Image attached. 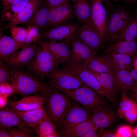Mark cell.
<instances>
[{"label": "cell", "instance_id": "18", "mask_svg": "<svg viewBox=\"0 0 137 137\" xmlns=\"http://www.w3.org/2000/svg\"><path fill=\"white\" fill-rule=\"evenodd\" d=\"M43 96L36 95L25 97L17 101H9V105L13 110L27 111L33 110L43 106Z\"/></svg>", "mask_w": 137, "mask_h": 137}, {"label": "cell", "instance_id": "40", "mask_svg": "<svg viewBox=\"0 0 137 137\" xmlns=\"http://www.w3.org/2000/svg\"><path fill=\"white\" fill-rule=\"evenodd\" d=\"M71 0H44V3L52 8L63 4L69 3Z\"/></svg>", "mask_w": 137, "mask_h": 137}, {"label": "cell", "instance_id": "11", "mask_svg": "<svg viewBox=\"0 0 137 137\" xmlns=\"http://www.w3.org/2000/svg\"><path fill=\"white\" fill-rule=\"evenodd\" d=\"M38 41L44 44L49 51L60 60L61 63H72L73 56L69 41L60 42L45 40H39Z\"/></svg>", "mask_w": 137, "mask_h": 137}, {"label": "cell", "instance_id": "12", "mask_svg": "<svg viewBox=\"0 0 137 137\" xmlns=\"http://www.w3.org/2000/svg\"><path fill=\"white\" fill-rule=\"evenodd\" d=\"M69 41L73 56L72 64L84 66L91 57L96 53L92 50L75 36Z\"/></svg>", "mask_w": 137, "mask_h": 137}, {"label": "cell", "instance_id": "5", "mask_svg": "<svg viewBox=\"0 0 137 137\" xmlns=\"http://www.w3.org/2000/svg\"><path fill=\"white\" fill-rule=\"evenodd\" d=\"M92 114L73 100L62 119L57 129L61 133L72 129L90 118Z\"/></svg>", "mask_w": 137, "mask_h": 137}, {"label": "cell", "instance_id": "3", "mask_svg": "<svg viewBox=\"0 0 137 137\" xmlns=\"http://www.w3.org/2000/svg\"><path fill=\"white\" fill-rule=\"evenodd\" d=\"M63 92L92 114L105 106L104 97L86 85Z\"/></svg>", "mask_w": 137, "mask_h": 137}, {"label": "cell", "instance_id": "36", "mask_svg": "<svg viewBox=\"0 0 137 137\" xmlns=\"http://www.w3.org/2000/svg\"><path fill=\"white\" fill-rule=\"evenodd\" d=\"M10 29V32L12 38L20 44L22 48L23 44L29 32L30 28L27 27V29H25L23 27L15 26L12 27Z\"/></svg>", "mask_w": 137, "mask_h": 137}, {"label": "cell", "instance_id": "44", "mask_svg": "<svg viewBox=\"0 0 137 137\" xmlns=\"http://www.w3.org/2000/svg\"><path fill=\"white\" fill-rule=\"evenodd\" d=\"M16 0H1L4 9L5 8Z\"/></svg>", "mask_w": 137, "mask_h": 137}, {"label": "cell", "instance_id": "49", "mask_svg": "<svg viewBox=\"0 0 137 137\" xmlns=\"http://www.w3.org/2000/svg\"><path fill=\"white\" fill-rule=\"evenodd\" d=\"M133 65L135 68L137 69V57L134 61Z\"/></svg>", "mask_w": 137, "mask_h": 137}, {"label": "cell", "instance_id": "25", "mask_svg": "<svg viewBox=\"0 0 137 137\" xmlns=\"http://www.w3.org/2000/svg\"><path fill=\"white\" fill-rule=\"evenodd\" d=\"M21 45L13 39L3 34L1 32L0 37V62L3 63L19 49Z\"/></svg>", "mask_w": 137, "mask_h": 137}, {"label": "cell", "instance_id": "26", "mask_svg": "<svg viewBox=\"0 0 137 137\" xmlns=\"http://www.w3.org/2000/svg\"><path fill=\"white\" fill-rule=\"evenodd\" d=\"M112 76L117 92L126 93L134 81L130 72L125 70L113 71Z\"/></svg>", "mask_w": 137, "mask_h": 137}, {"label": "cell", "instance_id": "1", "mask_svg": "<svg viewBox=\"0 0 137 137\" xmlns=\"http://www.w3.org/2000/svg\"><path fill=\"white\" fill-rule=\"evenodd\" d=\"M42 94L47 115L57 127L69 106L71 98L65 92L47 85Z\"/></svg>", "mask_w": 137, "mask_h": 137}, {"label": "cell", "instance_id": "29", "mask_svg": "<svg viewBox=\"0 0 137 137\" xmlns=\"http://www.w3.org/2000/svg\"><path fill=\"white\" fill-rule=\"evenodd\" d=\"M97 129L91 117L89 119L80 124L74 128L61 133V136L82 137L90 131Z\"/></svg>", "mask_w": 137, "mask_h": 137}, {"label": "cell", "instance_id": "32", "mask_svg": "<svg viewBox=\"0 0 137 137\" xmlns=\"http://www.w3.org/2000/svg\"><path fill=\"white\" fill-rule=\"evenodd\" d=\"M31 0H16L4 9L3 19L9 21L13 18Z\"/></svg>", "mask_w": 137, "mask_h": 137}, {"label": "cell", "instance_id": "22", "mask_svg": "<svg viewBox=\"0 0 137 137\" xmlns=\"http://www.w3.org/2000/svg\"><path fill=\"white\" fill-rule=\"evenodd\" d=\"M0 125L7 127L16 126L23 128H33L24 122L13 110L8 107L0 109Z\"/></svg>", "mask_w": 137, "mask_h": 137}, {"label": "cell", "instance_id": "28", "mask_svg": "<svg viewBox=\"0 0 137 137\" xmlns=\"http://www.w3.org/2000/svg\"><path fill=\"white\" fill-rule=\"evenodd\" d=\"M71 1L73 3L74 14L79 22L83 24L91 19L92 13L90 0Z\"/></svg>", "mask_w": 137, "mask_h": 137}, {"label": "cell", "instance_id": "47", "mask_svg": "<svg viewBox=\"0 0 137 137\" xmlns=\"http://www.w3.org/2000/svg\"><path fill=\"white\" fill-rule=\"evenodd\" d=\"M132 92L137 91V81L135 82L130 88V90Z\"/></svg>", "mask_w": 137, "mask_h": 137}, {"label": "cell", "instance_id": "43", "mask_svg": "<svg viewBox=\"0 0 137 137\" xmlns=\"http://www.w3.org/2000/svg\"><path fill=\"white\" fill-rule=\"evenodd\" d=\"M97 129H94L90 131L82 137H98L99 136L97 131Z\"/></svg>", "mask_w": 137, "mask_h": 137}, {"label": "cell", "instance_id": "38", "mask_svg": "<svg viewBox=\"0 0 137 137\" xmlns=\"http://www.w3.org/2000/svg\"><path fill=\"white\" fill-rule=\"evenodd\" d=\"M116 137L133 136V129L128 125L120 126L115 133Z\"/></svg>", "mask_w": 137, "mask_h": 137}, {"label": "cell", "instance_id": "15", "mask_svg": "<svg viewBox=\"0 0 137 137\" xmlns=\"http://www.w3.org/2000/svg\"><path fill=\"white\" fill-rule=\"evenodd\" d=\"M132 19L124 12L114 13L108 23L106 37L113 41L118 32Z\"/></svg>", "mask_w": 137, "mask_h": 137}, {"label": "cell", "instance_id": "50", "mask_svg": "<svg viewBox=\"0 0 137 137\" xmlns=\"http://www.w3.org/2000/svg\"><path fill=\"white\" fill-rule=\"evenodd\" d=\"M133 136L137 137V126L133 129Z\"/></svg>", "mask_w": 137, "mask_h": 137}, {"label": "cell", "instance_id": "16", "mask_svg": "<svg viewBox=\"0 0 137 137\" xmlns=\"http://www.w3.org/2000/svg\"><path fill=\"white\" fill-rule=\"evenodd\" d=\"M39 46L36 44L23 47L20 50L16 52L5 62L15 65H22L28 64L35 58Z\"/></svg>", "mask_w": 137, "mask_h": 137}, {"label": "cell", "instance_id": "37", "mask_svg": "<svg viewBox=\"0 0 137 137\" xmlns=\"http://www.w3.org/2000/svg\"><path fill=\"white\" fill-rule=\"evenodd\" d=\"M0 83L11 81V71L9 70L3 63L0 62Z\"/></svg>", "mask_w": 137, "mask_h": 137}, {"label": "cell", "instance_id": "20", "mask_svg": "<svg viewBox=\"0 0 137 137\" xmlns=\"http://www.w3.org/2000/svg\"><path fill=\"white\" fill-rule=\"evenodd\" d=\"M13 110L24 122L33 128L48 117L43 106L27 111Z\"/></svg>", "mask_w": 137, "mask_h": 137}, {"label": "cell", "instance_id": "19", "mask_svg": "<svg viewBox=\"0 0 137 137\" xmlns=\"http://www.w3.org/2000/svg\"><path fill=\"white\" fill-rule=\"evenodd\" d=\"M113 71L125 70L130 72L134 58L124 54L110 53L105 55Z\"/></svg>", "mask_w": 137, "mask_h": 137}, {"label": "cell", "instance_id": "4", "mask_svg": "<svg viewBox=\"0 0 137 137\" xmlns=\"http://www.w3.org/2000/svg\"><path fill=\"white\" fill-rule=\"evenodd\" d=\"M39 46L37 54L29 65L31 69L42 80L61 63L44 44L38 41Z\"/></svg>", "mask_w": 137, "mask_h": 137}, {"label": "cell", "instance_id": "31", "mask_svg": "<svg viewBox=\"0 0 137 137\" xmlns=\"http://www.w3.org/2000/svg\"><path fill=\"white\" fill-rule=\"evenodd\" d=\"M137 39V25L135 20L132 19L117 34L113 41L121 40L129 41H136Z\"/></svg>", "mask_w": 137, "mask_h": 137}, {"label": "cell", "instance_id": "7", "mask_svg": "<svg viewBox=\"0 0 137 137\" xmlns=\"http://www.w3.org/2000/svg\"><path fill=\"white\" fill-rule=\"evenodd\" d=\"M50 86L63 92L77 89L85 84L76 75L58 67L50 74Z\"/></svg>", "mask_w": 137, "mask_h": 137}, {"label": "cell", "instance_id": "51", "mask_svg": "<svg viewBox=\"0 0 137 137\" xmlns=\"http://www.w3.org/2000/svg\"><path fill=\"white\" fill-rule=\"evenodd\" d=\"M136 0H127L128 1H129V2H133Z\"/></svg>", "mask_w": 137, "mask_h": 137}, {"label": "cell", "instance_id": "2", "mask_svg": "<svg viewBox=\"0 0 137 137\" xmlns=\"http://www.w3.org/2000/svg\"><path fill=\"white\" fill-rule=\"evenodd\" d=\"M11 83L14 92L22 95L42 93L47 85L30 73L17 69L11 71Z\"/></svg>", "mask_w": 137, "mask_h": 137}, {"label": "cell", "instance_id": "39", "mask_svg": "<svg viewBox=\"0 0 137 137\" xmlns=\"http://www.w3.org/2000/svg\"><path fill=\"white\" fill-rule=\"evenodd\" d=\"M0 84V95L7 96L14 92L13 88L11 84L6 82Z\"/></svg>", "mask_w": 137, "mask_h": 137}, {"label": "cell", "instance_id": "8", "mask_svg": "<svg viewBox=\"0 0 137 137\" xmlns=\"http://www.w3.org/2000/svg\"><path fill=\"white\" fill-rule=\"evenodd\" d=\"M78 25L73 23H64L49 28L41 32L44 40L50 42H63L73 37L80 28Z\"/></svg>", "mask_w": 137, "mask_h": 137}, {"label": "cell", "instance_id": "21", "mask_svg": "<svg viewBox=\"0 0 137 137\" xmlns=\"http://www.w3.org/2000/svg\"><path fill=\"white\" fill-rule=\"evenodd\" d=\"M105 54L115 53L127 55L133 58L137 54V43L121 40L114 42L104 51Z\"/></svg>", "mask_w": 137, "mask_h": 137}, {"label": "cell", "instance_id": "23", "mask_svg": "<svg viewBox=\"0 0 137 137\" xmlns=\"http://www.w3.org/2000/svg\"><path fill=\"white\" fill-rule=\"evenodd\" d=\"M51 9L43 1L31 18L23 24L24 26L27 27L36 26L40 29L46 28Z\"/></svg>", "mask_w": 137, "mask_h": 137}, {"label": "cell", "instance_id": "9", "mask_svg": "<svg viewBox=\"0 0 137 137\" xmlns=\"http://www.w3.org/2000/svg\"><path fill=\"white\" fill-rule=\"evenodd\" d=\"M75 37L96 52L101 47L104 42L93 26L91 19L80 28Z\"/></svg>", "mask_w": 137, "mask_h": 137}, {"label": "cell", "instance_id": "52", "mask_svg": "<svg viewBox=\"0 0 137 137\" xmlns=\"http://www.w3.org/2000/svg\"><path fill=\"white\" fill-rule=\"evenodd\" d=\"M135 22H136V25H137V15H136V20H135Z\"/></svg>", "mask_w": 137, "mask_h": 137}, {"label": "cell", "instance_id": "10", "mask_svg": "<svg viewBox=\"0 0 137 137\" xmlns=\"http://www.w3.org/2000/svg\"><path fill=\"white\" fill-rule=\"evenodd\" d=\"M91 10V20L94 28L104 42L107 32L108 20L104 0H90Z\"/></svg>", "mask_w": 137, "mask_h": 137}, {"label": "cell", "instance_id": "6", "mask_svg": "<svg viewBox=\"0 0 137 137\" xmlns=\"http://www.w3.org/2000/svg\"><path fill=\"white\" fill-rule=\"evenodd\" d=\"M62 68L74 74L87 85L106 97L112 103L116 101L101 86L95 77L87 68L72 63H64Z\"/></svg>", "mask_w": 137, "mask_h": 137}, {"label": "cell", "instance_id": "34", "mask_svg": "<svg viewBox=\"0 0 137 137\" xmlns=\"http://www.w3.org/2000/svg\"><path fill=\"white\" fill-rule=\"evenodd\" d=\"M30 29L25 40L23 44V47L36 44L42 37L40 29L37 27L33 26H28Z\"/></svg>", "mask_w": 137, "mask_h": 137}, {"label": "cell", "instance_id": "45", "mask_svg": "<svg viewBox=\"0 0 137 137\" xmlns=\"http://www.w3.org/2000/svg\"><path fill=\"white\" fill-rule=\"evenodd\" d=\"M131 75L133 78L134 82L137 81V69L135 68L130 72Z\"/></svg>", "mask_w": 137, "mask_h": 137}, {"label": "cell", "instance_id": "24", "mask_svg": "<svg viewBox=\"0 0 137 137\" xmlns=\"http://www.w3.org/2000/svg\"><path fill=\"white\" fill-rule=\"evenodd\" d=\"M98 129L105 128L111 126L116 119L114 112L105 106L95 111L91 116Z\"/></svg>", "mask_w": 137, "mask_h": 137}, {"label": "cell", "instance_id": "35", "mask_svg": "<svg viewBox=\"0 0 137 137\" xmlns=\"http://www.w3.org/2000/svg\"><path fill=\"white\" fill-rule=\"evenodd\" d=\"M7 128L11 137L37 136L34 130H33L32 128H16L13 127H7Z\"/></svg>", "mask_w": 137, "mask_h": 137}, {"label": "cell", "instance_id": "17", "mask_svg": "<svg viewBox=\"0 0 137 137\" xmlns=\"http://www.w3.org/2000/svg\"><path fill=\"white\" fill-rule=\"evenodd\" d=\"M44 0H31L13 18L9 21L3 30L10 28L20 23L28 21L42 3Z\"/></svg>", "mask_w": 137, "mask_h": 137}, {"label": "cell", "instance_id": "48", "mask_svg": "<svg viewBox=\"0 0 137 137\" xmlns=\"http://www.w3.org/2000/svg\"><path fill=\"white\" fill-rule=\"evenodd\" d=\"M132 93V97L137 102V91L133 92Z\"/></svg>", "mask_w": 137, "mask_h": 137}, {"label": "cell", "instance_id": "30", "mask_svg": "<svg viewBox=\"0 0 137 137\" xmlns=\"http://www.w3.org/2000/svg\"><path fill=\"white\" fill-rule=\"evenodd\" d=\"M89 70L95 77L102 87L117 100V91L112 75L109 73H99Z\"/></svg>", "mask_w": 137, "mask_h": 137}, {"label": "cell", "instance_id": "14", "mask_svg": "<svg viewBox=\"0 0 137 137\" xmlns=\"http://www.w3.org/2000/svg\"><path fill=\"white\" fill-rule=\"evenodd\" d=\"M126 93H122L121 101L117 111L118 117L132 124L137 121V103L129 98Z\"/></svg>", "mask_w": 137, "mask_h": 137}, {"label": "cell", "instance_id": "27", "mask_svg": "<svg viewBox=\"0 0 137 137\" xmlns=\"http://www.w3.org/2000/svg\"><path fill=\"white\" fill-rule=\"evenodd\" d=\"M88 69L97 72L107 73L112 75L113 71L105 56L93 54L84 66Z\"/></svg>", "mask_w": 137, "mask_h": 137}, {"label": "cell", "instance_id": "33", "mask_svg": "<svg viewBox=\"0 0 137 137\" xmlns=\"http://www.w3.org/2000/svg\"><path fill=\"white\" fill-rule=\"evenodd\" d=\"M33 129L37 135L40 137H48L58 132L56 125L49 117Z\"/></svg>", "mask_w": 137, "mask_h": 137}, {"label": "cell", "instance_id": "46", "mask_svg": "<svg viewBox=\"0 0 137 137\" xmlns=\"http://www.w3.org/2000/svg\"><path fill=\"white\" fill-rule=\"evenodd\" d=\"M104 3L106 10L111 9L112 6L111 0H104Z\"/></svg>", "mask_w": 137, "mask_h": 137}, {"label": "cell", "instance_id": "13", "mask_svg": "<svg viewBox=\"0 0 137 137\" xmlns=\"http://www.w3.org/2000/svg\"><path fill=\"white\" fill-rule=\"evenodd\" d=\"M74 14L73 6L69 3L60 5L52 8L46 28H49L66 23Z\"/></svg>", "mask_w": 137, "mask_h": 137}, {"label": "cell", "instance_id": "41", "mask_svg": "<svg viewBox=\"0 0 137 137\" xmlns=\"http://www.w3.org/2000/svg\"><path fill=\"white\" fill-rule=\"evenodd\" d=\"M98 133L100 137H116L115 134L106 130L104 128L98 129Z\"/></svg>", "mask_w": 137, "mask_h": 137}, {"label": "cell", "instance_id": "42", "mask_svg": "<svg viewBox=\"0 0 137 137\" xmlns=\"http://www.w3.org/2000/svg\"><path fill=\"white\" fill-rule=\"evenodd\" d=\"M0 137H11L7 127L0 126Z\"/></svg>", "mask_w": 137, "mask_h": 137}]
</instances>
